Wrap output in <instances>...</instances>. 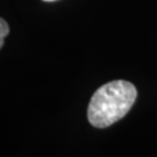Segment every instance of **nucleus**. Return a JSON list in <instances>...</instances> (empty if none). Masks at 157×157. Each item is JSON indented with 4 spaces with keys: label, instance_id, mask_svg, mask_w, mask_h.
<instances>
[{
    "label": "nucleus",
    "instance_id": "1",
    "mask_svg": "<svg viewBox=\"0 0 157 157\" xmlns=\"http://www.w3.org/2000/svg\"><path fill=\"white\" fill-rule=\"evenodd\" d=\"M137 91L126 80H113L102 85L92 95L87 119L97 128H106L122 119L132 108Z\"/></svg>",
    "mask_w": 157,
    "mask_h": 157
},
{
    "label": "nucleus",
    "instance_id": "2",
    "mask_svg": "<svg viewBox=\"0 0 157 157\" xmlns=\"http://www.w3.org/2000/svg\"><path fill=\"white\" fill-rule=\"evenodd\" d=\"M10 33V27L4 19L0 17V49L1 47L4 45V41H5V37L8 35Z\"/></svg>",
    "mask_w": 157,
    "mask_h": 157
},
{
    "label": "nucleus",
    "instance_id": "3",
    "mask_svg": "<svg viewBox=\"0 0 157 157\" xmlns=\"http://www.w3.org/2000/svg\"><path fill=\"white\" fill-rule=\"evenodd\" d=\"M43 1H56V0H43Z\"/></svg>",
    "mask_w": 157,
    "mask_h": 157
}]
</instances>
